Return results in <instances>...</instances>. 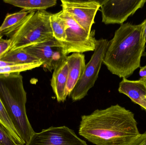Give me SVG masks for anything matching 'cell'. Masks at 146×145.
I'll use <instances>...</instances> for the list:
<instances>
[{
    "label": "cell",
    "instance_id": "obj_1",
    "mask_svg": "<svg viewBox=\"0 0 146 145\" xmlns=\"http://www.w3.org/2000/svg\"><path fill=\"white\" fill-rule=\"evenodd\" d=\"M79 134L96 145H129L140 134L133 113L118 104L82 116Z\"/></svg>",
    "mask_w": 146,
    "mask_h": 145
},
{
    "label": "cell",
    "instance_id": "obj_2",
    "mask_svg": "<svg viewBox=\"0 0 146 145\" xmlns=\"http://www.w3.org/2000/svg\"><path fill=\"white\" fill-rule=\"evenodd\" d=\"M144 22L121 25L110 41L103 63L112 74L127 78L140 67L145 52L142 38Z\"/></svg>",
    "mask_w": 146,
    "mask_h": 145
},
{
    "label": "cell",
    "instance_id": "obj_3",
    "mask_svg": "<svg viewBox=\"0 0 146 145\" xmlns=\"http://www.w3.org/2000/svg\"><path fill=\"white\" fill-rule=\"evenodd\" d=\"M0 100L19 136L26 144L35 132L26 113L27 93L20 72L0 75Z\"/></svg>",
    "mask_w": 146,
    "mask_h": 145
},
{
    "label": "cell",
    "instance_id": "obj_4",
    "mask_svg": "<svg viewBox=\"0 0 146 145\" xmlns=\"http://www.w3.org/2000/svg\"><path fill=\"white\" fill-rule=\"evenodd\" d=\"M50 14L46 10L31 12L16 27L2 33L11 40L9 51L24 49L53 39L50 22Z\"/></svg>",
    "mask_w": 146,
    "mask_h": 145
},
{
    "label": "cell",
    "instance_id": "obj_5",
    "mask_svg": "<svg viewBox=\"0 0 146 145\" xmlns=\"http://www.w3.org/2000/svg\"><path fill=\"white\" fill-rule=\"evenodd\" d=\"M57 14L65 24L66 38L65 41L61 42L65 54L94 51L97 41L95 30L92 31L89 34L70 15L62 10Z\"/></svg>",
    "mask_w": 146,
    "mask_h": 145
},
{
    "label": "cell",
    "instance_id": "obj_6",
    "mask_svg": "<svg viewBox=\"0 0 146 145\" xmlns=\"http://www.w3.org/2000/svg\"><path fill=\"white\" fill-rule=\"evenodd\" d=\"M110 41L107 39L97 40L94 52L86 65L82 75L72 91L70 97L73 101H78L85 98L88 91L94 86L103 63Z\"/></svg>",
    "mask_w": 146,
    "mask_h": 145
},
{
    "label": "cell",
    "instance_id": "obj_7",
    "mask_svg": "<svg viewBox=\"0 0 146 145\" xmlns=\"http://www.w3.org/2000/svg\"><path fill=\"white\" fill-rule=\"evenodd\" d=\"M146 0L100 1L102 22L105 24H123L128 18L144 7Z\"/></svg>",
    "mask_w": 146,
    "mask_h": 145
},
{
    "label": "cell",
    "instance_id": "obj_8",
    "mask_svg": "<svg viewBox=\"0 0 146 145\" xmlns=\"http://www.w3.org/2000/svg\"><path fill=\"white\" fill-rule=\"evenodd\" d=\"M25 145H88L66 126L50 127L35 133Z\"/></svg>",
    "mask_w": 146,
    "mask_h": 145
},
{
    "label": "cell",
    "instance_id": "obj_9",
    "mask_svg": "<svg viewBox=\"0 0 146 145\" xmlns=\"http://www.w3.org/2000/svg\"><path fill=\"white\" fill-rule=\"evenodd\" d=\"M62 11L66 13L76 22L90 34L94 23V18L100 7V1L62 0Z\"/></svg>",
    "mask_w": 146,
    "mask_h": 145
},
{
    "label": "cell",
    "instance_id": "obj_10",
    "mask_svg": "<svg viewBox=\"0 0 146 145\" xmlns=\"http://www.w3.org/2000/svg\"><path fill=\"white\" fill-rule=\"evenodd\" d=\"M24 49L40 60L43 63L44 70L50 72L66 60L67 57L64 53L62 43L54 38L45 42L30 46Z\"/></svg>",
    "mask_w": 146,
    "mask_h": 145
},
{
    "label": "cell",
    "instance_id": "obj_11",
    "mask_svg": "<svg viewBox=\"0 0 146 145\" xmlns=\"http://www.w3.org/2000/svg\"><path fill=\"white\" fill-rule=\"evenodd\" d=\"M84 54L80 53H73L67 57L68 66V73L66 87V94L70 96L80 77L82 75L86 67Z\"/></svg>",
    "mask_w": 146,
    "mask_h": 145
},
{
    "label": "cell",
    "instance_id": "obj_12",
    "mask_svg": "<svg viewBox=\"0 0 146 145\" xmlns=\"http://www.w3.org/2000/svg\"><path fill=\"white\" fill-rule=\"evenodd\" d=\"M118 91L141 106L146 101V81H130L123 78L119 84Z\"/></svg>",
    "mask_w": 146,
    "mask_h": 145
},
{
    "label": "cell",
    "instance_id": "obj_13",
    "mask_svg": "<svg viewBox=\"0 0 146 145\" xmlns=\"http://www.w3.org/2000/svg\"><path fill=\"white\" fill-rule=\"evenodd\" d=\"M68 73L66 59L54 69L50 84L58 102H64L66 100V87Z\"/></svg>",
    "mask_w": 146,
    "mask_h": 145
},
{
    "label": "cell",
    "instance_id": "obj_14",
    "mask_svg": "<svg viewBox=\"0 0 146 145\" xmlns=\"http://www.w3.org/2000/svg\"><path fill=\"white\" fill-rule=\"evenodd\" d=\"M3 2L29 12L45 10L55 6L56 0H5Z\"/></svg>",
    "mask_w": 146,
    "mask_h": 145
},
{
    "label": "cell",
    "instance_id": "obj_15",
    "mask_svg": "<svg viewBox=\"0 0 146 145\" xmlns=\"http://www.w3.org/2000/svg\"><path fill=\"white\" fill-rule=\"evenodd\" d=\"M0 60L16 64H24L42 62L37 58L26 52L24 49L8 51L0 58Z\"/></svg>",
    "mask_w": 146,
    "mask_h": 145
},
{
    "label": "cell",
    "instance_id": "obj_16",
    "mask_svg": "<svg viewBox=\"0 0 146 145\" xmlns=\"http://www.w3.org/2000/svg\"><path fill=\"white\" fill-rule=\"evenodd\" d=\"M31 12L24 10L13 14H7L0 26V34L9 31L19 24Z\"/></svg>",
    "mask_w": 146,
    "mask_h": 145
},
{
    "label": "cell",
    "instance_id": "obj_17",
    "mask_svg": "<svg viewBox=\"0 0 146 145\" xmlns=\"http://www.w3.org/2000/svg\"><path fill=\"white\" fill-rule=\"evenodd\" d=\"M50 22L54 38L60 42L65 41L66 35L65 24L60 18L57 13H51L50 16Z\"/></svg>",
    "mask_w": 146,
    "mask_h": 145
},
{
    "label": "cell",
    "instance_id": "obj_18",
    "mask_svg": "<svg viewBox=\"0 0 146 145\" xmlns=\"http://www.w3.org/2000/svg\"><path fill=\"white\" fill-rule=\"evenodd\" d=\"M0 122L13 135L17 143L20 145H25V143L19 136L10 118L9 117L4 106L0 100Z\"/></svg>",
    "mask_w": 146,
    "mask_h": 145
},
{
    "label": "cell",
    "instance_id": "obj_19",
    "mask_svg": "<svg viewBox=\"0 0 146 145\" xmlns=\"http://www.w3.org/2000/svg\"><path fill=\"white\" fill-rule=\"evenodd\" d=\"M42 62L32 64H14L0 68V75L4 74H10L15 72H21L29 70H32L37 67L42 66Z\"/></svg>",
    "mask_w": 146,
    "mask_h": 145
},
{
    "label": "cell",
    "instance_id": "obj_20",
    "mask_svg": "<svg viewBox=\"0 0 146 145\" xmlns=\"http://www.w3.org/2000/svg\"><path fill=\"white\" fill-rule=\"evenodd\" d=\"M0 145H20L7 128L0 122Z\"/></svg>",
    "mask_w": 146,
    "mask_h": 145
},
{
    "label": "cell",
    "instance_id": "obj_21",
    "mask_svg": "<svg viewBox=\"0 0 146 145\" xmlns=\"http://www.w3.org/2000/svg\"><path fill=\"white\" fill-rule=\"evenodd\" d=\"M11 46V41L10 39H0V58L9 51Z\"/></svg>",
    "mask_w": 146,
    "mask_h": 145
},
{
    "label": "cell",
    "instance_id": "obj_22",
    "mask_svg": "<svg viewBox=\"0 0 146 145\" xmlns=\"http://www.w3.org/2000/svg\"><path fill=\"white\" fill-rule=\"evenodd\" d=\"M129 145H146V132L140 134Z\"/></svg>",
    "mask_w": 146,
    "mask_h": 145
},
{
    "label": "cell",
    "instance_id": "obj_23",
    "mask_svg": "<svg viewBox=\"0 0 146 145\" xmlns=\"http://www.w3.org/2000/svg\"><path fill=\"white\" fill-rule=\"evenodd\" d=\"M139 74L141 77L140 80L146 81V65L141 68Z\"/></svg>",
    "mask_w": 146,
    "mask_h": 145
},
{
    "label": "cell",
    "instance_id": "obj_24",
    "mask_svg": "<svg viewBox=\"0 0 146 145\" xmlns=\"http://www.w3.org/2000/svg\"><path fill=\"white\" fill-rule=\"evenodd\" d=\"M144 26H143V31H142V38L143 42L145 44L146 43V19L144 21Z\"/></svg>",
    "mask_w": 146,
    "mask_h": 145
},
{
    "label": "cell",
    "instance_id": "obj_25",
    "mask_svg": "<svg viewBox=\"0 0 146 145\" xmlns=\"http://www.w3.org/2000/svg\"><path fill=\"white\" fill-rule=\"evenodd\" d=\"M14 64L6 62V61H3V60H0V68L5 67V66L11 65Z\"/></svg>",
    "mask_w": 146,
    "mask_h": 145
},
{
    "label": "cell",
    "instance_id": "obj_26",
    "mask_svg": "<svg viewBox=\"0 0 146 145\" xmlns=\"http://www.w3.org/2000/svg\"><path fill=\"white\" fill-rule=\"evenodd\" d=\"M142 108H144V109L146 110V101L145 102V103H144L143 105H142V106H141Z\"/></svg>",
    "mask_w": 146,
    "mask_h": 145
},
{
    "label": "cell",
    "instance_id": "obj_27",
    "mask_svg": "<svg viewBox=\"0 0 146 145\" xmlns=\"http://www.w3.org/2000/svg\"><path fill=\"white\" fill-rule=\"evenodd\" d=\"M3 36V35L2 34H0V39L2 38Z\"/></svg>",
    "mask_w": 146,
    "mask_h": 145
}]
</instances>
